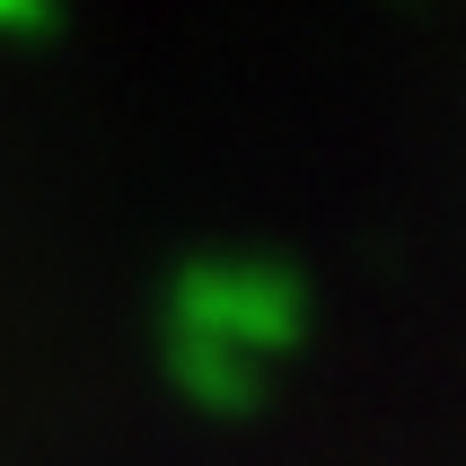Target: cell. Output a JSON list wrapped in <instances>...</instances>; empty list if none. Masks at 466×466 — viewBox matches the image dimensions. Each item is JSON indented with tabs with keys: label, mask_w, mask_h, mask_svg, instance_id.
I'll return each mask as SVG.
<instances>
[{
	"label": "cell",
	"mask_w": 466,
	"mask_h": 466,
	"mask_svg": "<svg viewBox=\"0 0 466 466\" xmlns=\"http://www.w3.org/2000/svg\"><path fill=\"white\" fill-rule=\"evenodd\" d=\"M309 273L273 247H194L158 282V379L185 414L247 422L309 352Z\"/></svg>",
	"instance_id": "obj_1"
},
{
	"label": "cell",
	"mask_w": 466,
	"mask_h": 466,
	"mask_svg": "<svg viewBox=\"0 0 466 466\" xmlns=\"http://www.w3.org/2000/svg\"><path fill=\"white\" fill-rule=\"evenodd\" d=\"M62 26V0H0V45H45Z\"/></svg>",
	"instance_id": "obj_2"
}]
</instances>
